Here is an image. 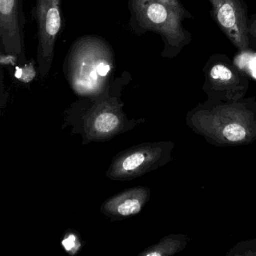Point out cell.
<instances>
[{
	"label": "cell",
	"instance_id": "cell-1",
	"mask_svg": "<svg viewBox=\"0 0 256 256\" xmlns=\"http://www.w3.org/2000/svg\"><path fill=\"white\" fill-rule=\"evenodd\" d=\"M133 16L144 31L156 32L164 43L163 56L173 58L190 44L185 20L192 18L180 0H131Z\"/></svg>",
	"mask_w": 256,
	"mask_h": 256
},
{
	"label": "cell",
	"instance_id": "cell-2",
	"mask_svg": "<svg viewBox=\"0 0 256 256\" xmlns=\"http://www.w3.org/2000/svg\"><path fill=\"white\" fill-rule=\"evenodd\" d=\"M65 70L76 91L94 94L104 86L115 70L113 50L100 37H82L70 49Z\"/></svg>",
	"mask_w": 256,
	"mask_h": 256
},
{
	"label": "cell",
	"instance_id": "cell-3",
	"mask_svg": "<svg viewBox=\"0 0 256 256\" xmlns=\"http://www.w3.org/2000/svg\"><path fill=\"white\" fill-rule=\"evenodd\" d=\"M38 30V64L42 76L52 68L56 40L62 26L61 0H37Z\"/></svg>",
	"mask_w": 256,
	"mask_h": 256
},
{
	"label": "cell",
	"instance_id": "cell-4",
	"mask_svg": "<svg viewBox=\"0 0 256 256\" xmlns=\"http://www.w3.org/2000/svg\"><path fill=\"white\" fill-rule=\"evenodd\" d=\"M211 16L222 32L239 52L250 48V14L245 0H208Z\"/></svg>",
	"mask_w": 256,
	"mask_h": 256
},
{
	"label": "cell",
	"instance_id": "cell-5",
	"mask_svg": "<svg viewBox=\"0 0 256 256\" xmlns=\"http://www.w3.org/2000/svg\"><path fill=\"white\" fill-rule=\"evenodd\" d=\"M0 38L7 56L24 64V17L22 0H0Z\"/></svg>",
	"mask_w": 256,
	"mask_h": 256
},
{
	"label": "cell",
	"instance_id": "cell-6",
	"mask_svg": "<svg viewBox=\"0 0 256 256\" xmlns=\"http://www.w3.org/2000/svg\"><path fill=\"white\" fill-rule=\"evenodd\" d=\"M206 83L216 90H233L244 88L246 78L227 55H211L204 67Z\"/></svg>",
	"mask_w": 256,
	"mask_h": 256
},
{
	"label": "cell",
	"instance_id": "cell-7",
	"mask_svg": "<svg viewBox=\"0 0 256 256\" xmlns=\"http://www.w3.org/2000/svg\"><path fill=\"white\" fill-rule=\"evenodd\" d=\"M144 200L143 192L140 190H134L114 198L106 205V209L114 215L130 216L140 212Z\"/></svg>",
	"mask_w": 256,
	"mask_h": 256
},
{
	"label": "cell",
	"instance_id": "cell-8",
	"mask_svg": "<svg viewBox=\"0 0 256 256\" xmlns=\"http://www.w3.org/2000/svg\"><path fill=\"white\" fill-rule=\"evenodd\" d=\"M234 62L241 71L246 72L256 79V52L252 48L240 52L239 54L235 56Z\"/></svg>",
	"mask_w": 256,
	"mask_h": 256
},
{
	"label": "cell",
	"instance_id": "cell-9",
	"mask_svg": "<svg viewBox=\"0 0 256 256\" xmlns=\"http://www.w3.org/2000/svg\"><path fill=\"white\" fill-rule=\"evenodd\" d=\"M119 124V118L114 114L106 112L97 116L95 128L98 132L107 134L116 130Z\"/></svg>",
	"mask_w": 256,
	"mask_h": 256
},
{
	"label": "cell",
	"instance_id": "cell-10",
	"mask_svg": "<svg viewBox=\"0 0 256 256\" xmlns=\"http://www.w3.org/2000/svg\"><path fill=\"white\" fill-rule=\"evenodd\" d=\"M146 156L144 152H136L124 158L121 166L122 170L127 172H136L144 164Z\"/></svg>",
	"mask_w": 256,
	"mask_h": 256
},
{
	"label": "cell",
	"instance_id": "cell-11",
	"mask_svg": "<svg viewBox=\"0 0 256 256\" xmlns=\"http://www.w3.org/2000/svg\"><path fill=\"white\" fill-rule=\"evenodd\" d=\"M224 137L232 142H238L244 140L246 136L245 128L239 124H230L223 132Z\"/></svg>",
	"mask_w": 256,
	"mask_h": 256
},
{
	"label": "cell",
	"instance_id": "cell-12",
	"mask_svg": "<svg viewBox=\"0 0 256 256\" xmlns=\"http://www.w3.org/2000/svg\"><path fill=\"white\" fill-rule=\"evenodd\" d=\"M248 34H250V47L256 48V13L251 14L248 22Z\"/></svg>",
	"mask_w": 256,
	"mask_h": 256
},
{
	"label": "cell",
	"instance_id": "cell-13",
	"mask_svg": "<svg viewBox=\"0 0 256 256\" xmlns=\"http://www.w3.org/2000/svg\"><path fill=\"white\" fill-rule=\"evenodd\" d=\"M62 245L67 251H71L76 246V238L74 235H71L68 238H66L62 242Z\"/></svg>",
	"mask_w": 256,
	"mask_h": 256
}]
</instances>
